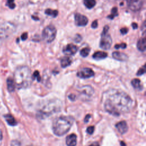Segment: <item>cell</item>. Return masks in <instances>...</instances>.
Instances as JSON below:
<instances>
[{
  "instance_id": "obj_35",
  "label": "cell",
  "mask_w": 146,
  "mask_h": 146,
  "mask_svg": "<svg viewBox=\"0 0 146 146\" xmlns=\"http://www.w3.org/2000/svg\"><path fill=\"white\" fill-rule=\"evenodd\" d=\"M90 117H91V115H89V114L87 115L86 116L85 118H84V122H85V123H87V122L88 121V120H89V119H90Z\"/></svg>"
},
{
  "instance_id": "obj_19",
  "label": "cell",
  "mask_w": 146,
  "mask_h": 146,
  "mask_svg": "<svg viewBox=\"0 0 146 146\" xmlns=\"http://www.w3.org/2000/svg\"><path fill=\"white\" fill-rule=\"evenodd\" d=\"M5 118L6 119V121L8 123V124H9L10 125L14 126V125H17V123L16 120H15L14 117L11 115L7 114V115H5Z\"/></svg>"
},
{
  "instance_id": "obj_34",
  "label": "cell",
  "mask_w": 146,
  "mask_h": 146,
  "mask_svg": "<svg viewBox=\"0 0 146 146\" xmlns=\"http://www.w3.org/2000/svg\"><path fill=\"white\" fill-rule=\"evenodd\" d=\"M27 38V33H24L21 35V39L22 40H25Z\"/></svg>"
},
{
  "instance_id": "obj_12",
  "label": "cell",
  "mask_w": 146,
  "mask_h": 146,
  "mask_svg": "<svg viewBox=\"0 0 146 146\" xmlns=\"http://www.w3.org/2000/svg\"><path fill=\"white\" fill-rule=\"evenodd\" d=\"M78 47L73 44H68L63 48V52L67 55H72L76 53Z\"/></svg>"
},
{
  "instance_id": "obj_7",
  "label": "cell",
  "mask_w": 146,
  "mask_h": 146,
  "mask_svg": "<svg viewBox=\"0 0 146 146\" xmlns=\"http://www.w3.org/2000/svg\"><path fill=\"white\" fill-rule=\"evenodd\" d=\"M56 30L52 25L46 26L42 31V38L47 43L52 42L55 38Z\"/></svg>"
},
{
  "instance_id": "obj_38",
  "label": "cell",
  "mask_w": 146,
  "mask_h": 146,
  "mask_svg": "<svg viewBox=\"0 0 146 146\" xmlns=\"http://www.w3.org/2000/svg\"><path fill=\"white\" fill-rule=\"evenodd\" d=\"M89 146H100L99 144H98V143L97 142H94L92 144H91Z\"/></svg>"
},
{
  "instance_id": "obj_22",
  "label": "cell",
  "mask_w": 146,
  "mask_h": 146,
  "mask_svg": "<svg viewBox=\"0 0 146 146\" xmlns=\"http://www.w3.org/2000/svg\"><path fill=\"white\" fill-rule=\"evenodd\" d=\"M83 3L85 6L88 9H91L94 7L96 4V2L94 0H84Z\"/></svg>"
},
{
  "instance_id": "obj_4",
  "label": "cell",
  "mask_w": 146,
  "mask_h": 146,
  "mask_svg": "<svg viewBox=\"0 0 146 146\" xmlns=\"http://www.w3.org/2000/svg\"><path fill=\"white\" fill-rule=\"evenodd\" d=\"M60 107L61 103L58 100H50L45 102L40 105L37 112L36 116L40 119H44L52 115V113L55 112L56 111H58Z\"/></svg>"
},
{
  "instance_id": "obj_10",
  "label": "cell",
  "mask_w": 146,
  "mask_h": 146,
  "mask_svg": "<svg viewBox=\"0 0 146 146\" xmlns=\"http://www.w3.org/2000/svg\"><path fill=\"white\" fill-rule=\"evenodd\" d=\"M75 22L78 26H84L88 23V20L85 15L79 13H76L75 14Z\"/></svg>"
},
{
  "instance_id": "obj_2",
  "label": "cell",
  "mask_w": 146,
  "mask_h": 146,
  "mask_svg": "<svg viewBox=\"0 0 146 146\" xmlns=\"http://www.w3.org/2000/svg\"><path fill=\"white\" fill-rule=\"evenodd\" d=\"M14 78L15 84L18 88L29 87L33 80L30 69L26 66L18 67L15 70Z\"/></svg>"
},
{
  "instance_id": "obj_40",
  "label": "cell",
  "mask_w": 146,
  "mask_h": 146,
  "mask_svg": "<svg viewBox=\"0 0 146 146\" xmlns=\"http://www.w3.org/2000/svg\"><path fill=\"white\" fill-rule=\"evenodd\" d=\"M32 18H33L34 19H35V20H38V19H39L38 17H34V16H32Z\"/></svg>"
},
{
  "instance_id": "obj_25",
  "label": "cell",
  "mask_w": 146,
  "mask_h": 146,
  "mask_svg": "<svg viewBox=\"0 0 146 146\" xmlns=\"http://www.w3.org/2000/svg\"><path fill=\"white\" fill-rule=\"evenodd\" d=\"M90 52V48L89 47H84L82 48L80 51V54L83 57H86L88 55Z\"/></svg>"
},
{
  "instance_id": "obj_20",
  "label": "cell",
  "mask_w": 146,
  "mask_h": 146,
  "mask_svg": "<svg viewBox=\"0 0 146 146\" xmlns=\"http://www.w3.org/2000/svg\"><path fill=\"white\" fill-rule=\"evenodd\" d=\"M71 62H72L71 58L70 57H68V56H66V57L62 58V59L60 60V64L63 68H65V67L70 66V64L71 63Z\"/></svg>"
},
{
  "instance_id": "obj_36",
  "label": "cell",
  "mask_w": 146,
  "mask_h": 146,
  "mask_svg": "<svg viewBox=\"0 0 146 146\" xmlns=\"http://www.w3.org/2000/svg\"><path fill=\"white\" fill-rule=\"evenodd\" d=\"M68 98H69V99H71V100H74L75 99L76 96H75V95H73V94H70V95L68 96Z\"/></svg>"
},
{
  "instance_id": "obj_21",
  "label": "cell",
  "mask_w": 146,
  "mask_h": 146,
  "mask_svg": "<svg viewBox=\"0 0 146 146\" xmlns=\"http://www.w3.org/2000/svg\"><path fill=\"white\" fill-rule=\"evenodd\" d=\"M131 84L135 89L139 90H141L143 89L142 86L141 85V82L139 79H133L131 81Z\"/></svg>"
},
{
  "instance_id": "obj_26",
  "label": "cell",
  "mask_w": 146,
  "mask_h": 146,
  "mask_svg": "<svg viewBox=\"0 0 146 146\" xmlns=\"http://www.w3.org/2000/svg\"><path fill=\"white\" fill-rule=\"evenodd\" d=\"M32 78H33V80L36 78L38 82H40V80L41 79V78H40V76L39 75V73L38 71H35L34 72L33 75H32Z\"/></svg>"
},
{
  "instance_id": "obj_23",
  "label": "cell",
  "mask_w": 146,
  "mask_h": 146,
  "mask_svg": "<svg viewBox=\"0 0 146 146\" xmlns=\"http://www.w3.org/2000/svg\"><path fill=\"white\" fill-rule=\"evenodd\" d=\"M45 14L48 15H50L54 18L56 17L58 14V11L56 10H52L51 9H47L44 11Z\"/></svg>"
},
{
  "instance_id": "obj_8",
  "label": "cell",
  "mask_w": 146,
  "mask_h": 146,
  "mask_svg": "<svg viewBox=\"0 0 146 146\" xmlns=\"http://www.w3.org/2000/svg\"><path fill=\"white\" fill-rule=\"evenodd\" d=\"M78 92L82 99H87L92 95L94 89L90 86H84L79 88Z\"/></svg>"
},
{
  "instance_id": "obj_17",
  "label": "cell",
  "mask_w": 146,
  "mask_h": 146,
  "mask_svg": "<svg viewBox=\"0 0 146 146\" xmlns=\"http://www.w3.org/2000/svg\"><path fill=\"white\" fill-rule=\"evenodd\" d=\"M7 88L9 92H13L15 90V84L13 79L9 78L7 79Z\"/></svg>"
},
{
  "instance_id": "obj_5",
  "label": "cell",
  "mask_w": 146,
  "mask_h": 146,
  "mask_svg": "<svg viewBox=\"0 0 146 146\" xmlns=\"http://www.w3.org/2000/svg\"><path fill=\"white\" fill-rule=\"evenodd\" d=\"M108 26H105L101 34L100 47L103 50H108L109 48H110L112 44V38L110 35L108 33Z\"/></svg>"
},
{
  "instance_id": "obj_14",
  "label": "cell",
  "mask_w": 146,
  "mask_h": 146,
  "mask_svg": "<svg viewBox=\"0 0 146 146\" xmlns=\"http://www.w3.org/2000/svg\"><path fill=\"white\" fill-rule=\"evenodd\" d=\"M112 57L120 61H125L128 59L127 55L123 52L119 51H115L112 52Z\"/></svg>"
},
{
  "instance_id": "obj_39",
  "label": "cell",
  "mask_w": 146,
  "mask_h": 146,
  "mask_svg": "<svg viewBox=\"0 0 146 146\" xmlns=\"http://www.w3.org/2000/svg\"><path fill=\"white\" fill-rule=\"evenodd\" d=\"M121 146H126L125 145V143H124V142H123V141H121Z\"/></svg>"
},
{
  "instance_id": "obj_6",
  "label": "cell",
  "mask_w": 146,
  "mask_h": 146,
  "mask_svg": "<svg viewBox=\"0 0 146 146\" xmlns=\"http://www.w3.org/2000/svg\"><path fill=\"white\" fill-rule=\"evenodd\" d=\"M15 30V26L10 22L0 25V39H5L11 35Z\"/></svg>"
},
{
  "instance_id": "obj_33",
  "label": "cell",
  "mask_w": 146,
  "mask_h": 146,
  "mask_svg": "<svg viewBox=\"0 0 146 146\" xmlns=\"http://www.w3.org/2000/svg\"><path fill=\"white\" fill-rule=\"evenodd\" d=\"M98 21H97V20H95V21H94L92 23V24H91V27H92L93 29H95V28H96V27H98Z\"/></svg>"
},
{
  "instance_id": "obj_30",
  "label": "cell",
  "mask_w": 146,
  "mask_h": 146,
  "mask_svg": "<svg viewBox=\"0 0 146 146\" xmlns=\"http://www.w3.org/2000/svg\"><path fill=\"white\" fill-rule=\"evenodd\" d=\"M94 131V126H90L87 129V132L88 133L91 135L93 133Z\"/></svg>"
},
{
  "instance_id": "obj_27",
  "label": "cell",
  "mask_w": 146,
  "mask_h": 146,
  "mask_svg": "<svg viewBox=\"0 0 146 146\" xmlns=\"http://www.w3.org/2000/svg\"><path fill=\"white\" fill-rule=\"evenodd\" d=\"M145 72V65H144L142 67H141L138 70V71L136 73V75L138 76H140V75H143Z\"/></svg>"
},
{
  "instance_id": "obj_32",
  "label": "cell",
  "mask_w": 146,
  "mask_h": 146,
  "mask_svg": "<svg viewBox=\"0 0 146 146\" xmlns=\"http://www.w3.org/2000/svg\"><path fill=\"white\" fill-rule=\"evenodd\" d=\"M128 32V29L125 28V27H123L122 29H120V33L121 34H126Z\"/></svg>"
},
{
  "instance_id": "obj_18",
  "label": "cell",
  "mask_w": 146,
  "mask_h": 146,
  "mask_svg": "<svg viewBox=\"0 0 146 146\" xmlns=\"http://www.w3.org/2000/svg\"><path fill=\"white\" fill-rule=\"evenodd\" d=\"M107 56V54L104 51H96L92 55L93 58L96 60L104 59Z\"/></svg>"
},
{
  "instance_id": "obj_3",
  "label": "cell",
  "mask_w": 146,
  "mask_h": 146,
  "mask_svg": "<svg viewBox=\"0 0 146 146\" xmlns=\"http://www.w3.org/2000/svg\"><path fill=\"white\" fill-rule=\"evenodd\" d=\"M72 123L73 119L71 116H61L58 117L53 121V132L57 136H63L70 130Z\"/></svg>"
},
{
  "instance_id": "obj_29",
  "label": "cell",
  "mask_w": 146,
  "mask_h": 146,
  "mask_svg": "<svg viewBox=\"0 0 146 146\" xmlns=\"http://www.w3.org/2000/svg\"><path fill=\"white\" fill-rule=\"evenodd\" d=\"M126 47H127V44H126V43H121L119 44H116V45L115 46V48H116V49H119V48H126Z\"/></svg>"
},
{
  "instance_id": "obj_28",
  "label": "cell",
  "mask_w": 146,
  "mask_h": 146,
  "mask_svg": "<svg viewBox=\"0 0 146 146\" xmlns=\"http://www.w3.org/2000/svg\"><path fill=\"white\" fill-rule=\"evenodd\" d=\"M7 5L11 9L15 8V4L14 3V1H8L7 2Z\"/></svg>"
},
{
  "instance_id": "obj_9",
  "label": "cell",
  "mask_w": 146,
  "mask_h": 146,
  "mask_svg": "<svg viewBox=\"0 0 146 146\" xmlns=\"http://www.w3.org/2000/svg\"><path fill=\"white\" fill-rule=\"evenodd\" d=\"M94 75V71L90 68H83L77 72V76L83 79L89 78L92 77Z\"/></svg>"
},
{
  "instance_id": "obj_15",
  "label": "cell",
  "mask_w": 146,
  "mask_h": 146,
  "mask_svg": "<svg viewBox=\"0 0 146 146\" xmlns=\"http://www.w3.org/2000/svg\"><path fill=\"white\" fill-rule=\"evenodd\" d=\"M66 144L68 146H75L76 145V136L75 134H71L67 136Z\"/></svg>"
},
{
  "instance_id": "obj_13",
  "label": "cell",
  "mask_w": 146,
  "mask_h": 146,
  "mask_svg": "<svg viewBox=\"0 0 146 146\" xmlns=\"http://www.w3.org/2000/svg\"><path fill=\"white\" fill-rule=\"evenodd\" d=\"M116 128L117 131L121 133L124 134L128 131V125L125 121H121L116 124Z\"/></svg>"
},
{
  "instance_id": "obj_11",
  "label": "cell",
  "mask_w": 146,
  "mask_h": 146,
  "mask_svg": "<svg viewBox=\"0 0 146 146\" xmlns=\"http://www.w3.org/2000/svg\"><path fill=\"white\" fill-rule=\"evenodd\" d=\"M127 3L128 7L131 10L136 11L141 8L143 2L141 1H128Z\"/></svg>"
},
{
  "instance_id": "obj_16",
  "label": "cell",
  "mask_w": 146,
  "mask_h": 146,
  "mask_svg": "<svg viewBox=\"0 0 146 146\" xmlns=\"http://www.w3.org/2000/svg\"><path fill=\"white\" fill-rule=\"evenodd\" d=\"M137 48L140 51H144L146 48V40L145 38H140L137 43Z\"/></svg>"
},
{
  "instance_id": "obj_1",
  "label": "cell",
  "mask_w": 146,
  "mask_h": 146,
  "mask_svg": "<svg viewBox=\"0 0 146 146\" xmlns=\"http://www.w3.org/2000/svg\"><path fill=\"white\" fill-rule=\"evenodd\" d=\"M102 100L105 110L114 116L128 112L133 107V100L128 95L113 88L104 92Z\"/></svg>"
},
{
  "instance_id": "obj_24",
  "label": "cell",
  "mask_w": 146,
  "mask_h": 146,
  "mask_svg": "<svg viewBox=\"0 0 146 146\" xmlns=\"http://www.w3.org/2000/svg\"><path fill=\"white\" fill-rule=\"evenodd\" d=\"M118 15V13H117V8L116 7H114L111 10V14L110 15H108V18L112 19H113L115 17Z\"/></svg>"
},
{
  "instance_id": "obj_37",
  "label": "cell",
  "mask_w": 146,
  "mask_h": 146,
  "mask_svg": "<svg viewBox=\"0 0 146 146\" xmlns=\"http://www.w3.org/2000/svg\"><path fill=\"white\" fill-rule=\"evenodd\" d=\"M132 27H133V29H137L138 25H137V24L136 23L133 22V23H132Z\"/></svg>"
},
{
  "instance_id": "obj_31",
  "label": "cell",
  "mask_w": 146,
  "mask_h": 146,
  "mask_svg": "<svg viewBox=\"0 0 146 146\" xmlns=\"http://www.w3.org/2000/svg\"><path fill=\"white\" fill-rule=\"evenodd\" d=\"M82 36L79 34H76L74 38V40L76 42H79L82 40Z\"/></svg>"
}]
</instances>
